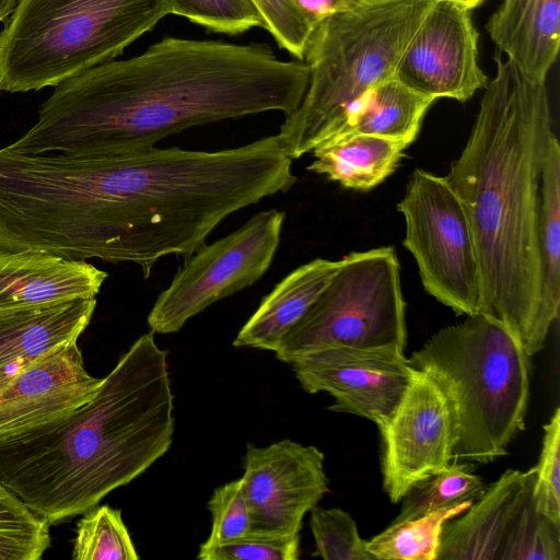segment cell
Returning <instances> with one entry per match:
<instances>
[{
    "mask_svg": "<svg viewBox=\"0 0 560 560\" xmlns=\"http://www.w3.org/2000/svg\"><path fill=\"white\" fill-rule=\"evenodd\" d=\"M486 30L526 78L546 82L560 48V0H503Z\"/></svg>",
    "mask_w": 560,
    "mask_h": 560,
    "instance_id": "e0dca14e",
    "label": "cell"
},
{
    "mask_svg": "<svg viewBox=\"0 0 560 560\" xmlns=\"http://www.w3.org/2000/svg\"><path fill=\"white\" fill-rule=\"evenodd\" d=\"M207 508L211 513V529L202 546L224 544L249 533L250 513L241 478L214 489Z\"/></svg>",
    "mask_w": 560,
    "mask_h": 560,
    "instance_id": "1f68e13d",
    "label": "cell"
},
{
    "mask_svg": "<svg viewBox=\"0 0 560 560\" xmlns=\"http://www.w3.org/2000/svg\"><path fill=\"white\" fill-rule=\"evenodd\" d=\"M284 219L278 209L258 212L184 260L148 315L151 331L176 332L213 303L260 279L276 255Z\"/></svg>",
    "mask_w": 560,
    "mask_h": 560,
    "instance_id": "9c48e42d",
    "label": "cell"
},
{
    "mask_svg": "<svg viewBox=\"0 0 560 560\" xmlns=\"http://www.w3.org/2000/svg\"><path fill=\"white\" fill-rule=\"evenodd\" d=\"M408 147L371 135L329 139L313 151L308 171L325 175L342 187L368 191L394 173Z\"/></svg>",
    "mask_w": 560,
    "mask_h": 560,
    "instance_id": "44dd1931",
    "label": "cell"
},
{
    "mask_svg": "<svg viewBox=\"0 0 560 560\" xmlns=\"http://www.w3.org/2000/svg\"><path fill=\"white\" fill-rule=\"evenodd\" d=\"M534 469L505 470L444 525L438 560H501L514 517L533 489Z\"/></svg>",
    "mask_w": 560,
    "mask_h": 560,
    "instance_id": "9a60e30c",
    "label": "cell"
},
{
    "mask_svg": "<svg viewBox=\"0 0 560 560\" xmlns=\"http://www.w3.org/2000/svg\"><path fill=\"white\" fill-rule=\"evenodd\" d=\"M471 504L465 502L412 520L392 522L365 540V548L375 560H438L445 523Z\"/></svg>",
    "mask_w": 560,
    "mask_h": 560,
    "instance_id": "603a6c76",
    "label": "cell"
},
{
    "mask_svg": "<svg viewBox=\"0 0 560 560\" xmlns=\"http://www.w3.org/2000/svg\"><path fill=\"white\" fill-rule=\"evenodd\" d=\"M530 357L502 324L477 313L432 335L408 359L448 400L454 460L490 463L525 428Z\"/></svg>",
    "mask_w": 560,
    "mask_h": 560,
    "instance_id": "277c9868",
    "label": "cell"
},
{
    "mask_svg": "<svg viewBox=\"0 0 560 560\" xmlns=\"http://www.w3.org/2000/svg\"><path fill=\"white\" fill-rule=\"evenodd\" d=\"M383 488L398 503L419 481L450 467L455 445L447 398L423 371L416 370L390 418L378 428Z\"/></svg>",
    "mask_w": 560,
    "mask_h": 560,
    "instance_id": "8fae6325",
    "label": "cell"
},
{
    "mask_svg": "<svg viewBox=\"0 0 560 560\" xmlns=\"http://www.w3.org/2000/svg\"><path fill=\"white\" fill-rule=\"evenodd\" d=\"M435 0H363L313 31L304 54L310 80L277 137L292 159L311 153L340 126L349 107L396 77L413 34Z\"/></svg>",
    "mask_w": 560,
    "mask_h": 560,
    "instance_id": "5b68a950",
    "label": "cell"
},
{
    "mask_svg": "<svg viewBox=\"0 0 560 560\" xmlns=\"http://www.w3.org/2000/svg\"><path fill=\"white\" fill-rule=\"evenodd\" d=\"M406 249L424 290L457 315L480 311L481 277L472 231L447 178L416 168L397 203Z\"/></svg>",
    "mask_w": 560,
    "mask_h": 560,
    "instance_id": "ba28073f",
    "label": "cell"
},
{
    "mask_svg": "<svg viewBox=\"0 0 560 560\" xmlns=\"http://www.w3.org/2000/svg\"><path fill=\"white\" fill-rule=\"evenodd\" d=\"M300 556V535L262 537L246 535L215 546L200 545V560H296Z\"/></svg>",
    "mask_w": 560,
    "mask_h": 560,
    "instance_id": "d6a6232c",
    "label": "cell"
},
{
    "mask_svg": "<svg viewBox=\"0 0 560 560\" xmlns=\"http://www.w3.org/2000/svg\"><path fill=\"white\" fill-rule=\"evenodd\" d=\"M478 39L470 10L435 0L406 48L396 78L435 101L465 103L488 83L478 62Z\"/></svg>",
    "mask_w": 560,
    "mask_h": 560,
    "instance_id": "4fadbf2b",
    "label": "cell"
},
{
    "mask_svg": "<svg viewBox=\"0 0 560 560\" xmlns=\"http://www.w3.org/2000/svg\"><path fill=\"white\" fill-rule=\"evenodd\" d=\"M539 245L544 277V304L555 323L560 310V144L552 132L541 164Z\"/></svg>",
    "mask_w": 560,
    "mask_h": 560,
    "instance_id": "7402d4cb",
    "label": "cell"
},
{
    "mask_svg": "<svg viewBox=\"0 0 560 560\" xmlns=\"http://www.w3.org/2000/svg\"><path fill=\"white\" fill-rule=\"evenodd\" d=\"M168 0H19L0 30V92L39 91L115 60Z\"/></svg>",
    "mask_w": 560,
    "mask_h": 560,
    "instance_id": "8992f818",
    "label": "cell"
},
{
    "mask_svg": "<svg viewBox=\"0 0 560 560\" xmlns=\"http://www.w3.org/2000/svg\"><path fill=\"white\" fill-rule=\"evenodd\" d=\"M290 364L305 392L334 397L329 410L371 420L377 428L390 418L415 372L394 348L328 347Z\"/></svg>",
    "mask_w": 560,
    "mask_h": 560,
    "instance_id": "7c38bea8",
    "label": "cell"
},
{
    "mask_svg": "<svg viewBox=\"0 0 560 560\" xmlns=\"http://www.w3.org/2000/svg\"><path fill=\"white\" fill-rule=\"evenodd\" d=\"M310 527L315 540L314 556L325 560H375L366 550L352 516L339 508L314 506Z\"/></svg>",
    "mask_w": 560,
    "mask_h": 560,
    "instance_id": "83f0119b",
    "label": "cell"
},
{
    "mask_svg": "<svg viewBox=\"0 0 560 560\" xmlns=\"http://www.w3.org/2000/svg\"><path fill=\"white\" fill-rule=\"evenodd\" d=\"M407 345L406 303L394 247L352 252L276 350L292 361L328 347L394 348Z\"/></svg>",
    "mask_w": 560,
    "mask_h": 560,
    "instance_id": "52a82bcc",
    "label": "cell"
},
{
    "mask_svg": "<svg viewBox=\"0 0 560 560\" xmlns=\"http://www.w3.org/2000/svg\"><path fill=\"white\" fill-rule=\"evenodd\" d=\"M106 278L86 260L0 250V311L92 299Z\"/></svg>",
    "mask_w": 560,
    "mask_h": 560,
    "instance_id": "2e32d148",
    "label": "cell"
},
{
    "mask_svg": "<svg viewBox=\"0 0 560 560\" xmlns=\"http://www.w3.org/2000/svg\"><path fill=\"white\" fill-rule=\"evenodd\" d=\"M78 522L71 558L73 560H138L121 511L95 506Z\"/></svg>",
    "mask_w": 560,
    "mask_h": 560,
    "instance_id": "484cf974",
    "label": "cell"
},
{
    "mask_svg": "<svg viewBox=\"0 0 560 560\" xmlns=\"http://www.w3.org/2000/svg\"><path fill=\"white\" fill-rule=\"evenodd\" d=\"M339 260L315 258L287 275L262 298L237 332L233 346L276 352L331 281Z\"/></svg>",
    "mask_w": 560,
    "mask_h": 560,
    "instance_id": "ac0fdd59",
    "label": "cell"
},
{
    "mask_svg": "<svg viewBox=\"0 0 560 560\" xmlns=\"http://www.w3.org/2000/svg\"><path fill=\"white\" fill-rule=\"evenodd\" d=\"M434 101L413 91L398 78H390L363 93L349 107L329 139L371 135L409 147L416 140L422 120Z\"/></svg>",
    "mask_w": 560,
    "mask_h": 560,
    "instance_id": "ffe728a7",
    "label": "cell"
},
{
    "mask_svg": "<svg viewBox=\"0 0 560 560\" xmlns=\"http://www.w3.org/2000/svg\"><path fill=\"white\" fill-rule=\"evenodd\" d=\"M471 462L453 460L448 468L416 483L401 499L400 512L393 522L412 520L455 505L476 501L485 491Z\"/></svg>",
    "mask_w": 560,
    "mask_h": 560,
    "instance_id": "cb8c5ba5",
    "label": "cell"
},
{
    "mask_svg": "<svg viewBox=\"0 0 560 560\" xmlns=\"http://www.w3.org/2000/svg\"><path fill=\"white\" fill-rule=\"evenodd\" d=\"M101 382L86 371L77 341L38 357L0 389V439L66 416L89 401Z\"/></svg>",
    "mask_w": 560,
    "mask_h": 560,
    "instance_id": "5bb4252c",
    "label": "cell"
},
{
    "mask_svg": "<svg viewBox=\"0 0 560 560\" xmlns=\"http://www.w3.org/2000/svg\"><path fill=\"white\" fill-rule=\"evenodd\" d=\"M262 22V27L278 46L298 60H304L308 39L316 24L294 0H249Z\"/></svg>",
    "mask_w": 560,
    "mask_h": 560,
    "instance_id": "4dcf8cb0",
    "label": "cell"
},
{
    "mask_svg": "<svg viewBox=\"0 0 560 560\" xmlns=\"http://www.w3.org/2000/svg\"><path fill=\"white\" fill-rule=\"evenodd\" d=\"M171 14L215 33L237 35L262 22L249 0H168Z\"/></svg>",
    "mask_w": 560,
    "mask_h": 560,
    "instance_id": "f1b7e54d",
    "label": "cell"
},
{
    "mask_svg": "<svg viewBox=\"0 0 560 560\" xmlns=\"http://www.w3.org/2000/svg\"><path fill=\"white\" fill-rule=\"evenodd\" d=\"M310 80L305 61L266 44L166 36L141 54L56 86L35 125L7 145L25 154H120L185 129L248 115L292 113Z\"/></svg>",
    "mask_w": 560,
    "mask_h": 560,
    "instance_id": "6da1fadb",
    "label": "cell"
},
{
    "mask_svg": "<svg viewBox=\"0 0 560 560\" xmlns=\"http://www.w3.org/2000/svg\"><path fill=\"white\" fill-rule=\"evenodd\" d=\"M19 0H0V22H4L12 13Z\"/></svg>",
    "mask_w": 560,
    "mask_h": 560,
    "instance_id": "e575fe53",
    "label": "cell"
},
{
    "mask_svg": "<svg viewBox=\"0 0 560 560\" xmlns=\"http://www.w3.org/2000/svg\"><path fill=\"white\" fill-rule=\"evenodd\" d=\"M95 306L92 298L0 311V368L78 341Z\"/></svg>",
    "mask_w": 560,
    "mask_h": 560,
    "instance_id": "d6986e66",
    "label": "cell"
},
{
    "mask_svg": "<svg viewBox=\"0 0 560 560\" xmlns=\"http://www.w3.org/2000/svg\"><path fill=\"white\" fill-rule=\"evenodd\" d=\"M50 524L0 482V560H38L50 547Z\"/></svg>",
    "mask_w": 560,
    "mask_h": 560,
    "instance_id": "d4e9b609",
    "label": "cell"
},
{
    "mask_svg": "<svg viewBox=\"0 0 560 560\" xmlns=\"http://www.w3.org/2000/svg\"><path fill=\"white\" fill-rule=\"evenodd\" d=\"M174 429L167 352L150 331L89 401L0 439V482L50 525L62 522L143 474L170 450Z\"/></svg>",
    "mask_w": 560,
    "mask_h": 560,
    "instance_id": "3957f363",
    "label": "cell"
},
{
    "mask_svg": "<svg viewBox=\"0 0 560 560\" xmlns=\"http://www.w3.org/2000/svg\"><path fill=\"white\" fill-rule=\"evenodd\" d=\"M468 140L445 176L475 238L481 277L479 313L502 324L529 357L553 323L544 304L539 245L540 176L552 130L546 82L494 56Z\"/></svg>",
    "mask_w": 560,
    "mask_h": 560,
    "instance_id": "7a4b0ae2",
    "label": "cell"
},
{
    "mask_svg": "<svg viewBox=\"0 0 560 560\" xmlns=\"http://www.w3.org/2000/svg\"><path fill=\"white\" fill-rule=\"evenodd\" d=\"M304 13L317 25L336 13L351 10L363 0H294Z\"/></svg>",
    "mask_w": 560,
    "mask_h": 560,
    "instance_id": "836d02e7",
    "label": "cell"
},
{
    "mask_svg": "<svg viewBox=\"0 0 560 560\" xmlns=\"http://www.w3.org/2000/svg\"><path fill=\"white\" fill-rule=\"evenodd\" d=\"M501 560H560V524L536 510L532 491L514 517Z\"/></svg>",
    "mask_w": 560,
    "mask_h": 560,
    "instance_id": "4316f807",
    "label": "cell"
},
{
    "mask_svg": "<svg viewBox=\"0 0 560 560\" xmlns=\"http://www.w3.org/2000/svg\"><path fill=\"white\" fill-rule=\"evenodd\" d=\"M447 1L458 3V4L467 8L470 11L478 8L479 5H481L485 2V0H447Z\"/></svg>",
    "mask_w": 560,
    "mask_h": 560,
    "instance_id": "d590c367",
    "label": "cell"
},
{
    "mask_svg": "<svg viewBox=\"0 0 560 560\" xmlns=\"http://www.w3.org/2000/svg\"><path fill=\"white\" fill-rule=\"evenodd\" d=\"M534 469L533 501L536 510L560 524V408L544 425L538 463Z\"/></svg>",
    "mask_w": 560,
    "mask_h": 560,
    "instance_id": "f546056e",
    "label": "cell"
},
{
    "mask_svg": "<svg viewBox=\"0 0 560 560\" xmlns=\"http://www.w3.org/2000/svg\"><path fill=\"white\" fill-rule=\"evenodd\" d=\"M324 458L317 447L289 439L264 447L247 443L241 479L250 513L249 535H300L304 516L329 491Z\"/></svg>",
    "mask_w": 560,
    "mask_h": 560,
    "instance_id": "30bf717a",
    "label": "cell"
}]
</instances>
